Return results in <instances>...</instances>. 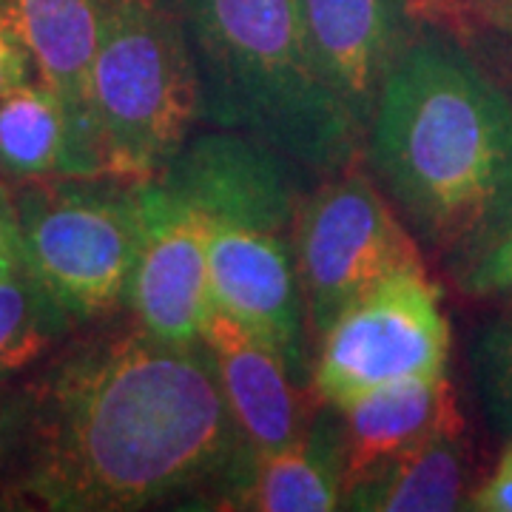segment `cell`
<instances>
[{
    "label": "cell",
    "instance_id": "cell-11",
    "mask_svg": "<svg viewBox=\"0 0 512 512\" xmlns=\"http://www.w3.org/2000/svg\"><path fill=\"white\" fill-rule=\"evenodd\" d=\"M202 345L211 353L222 396L251 456L282 450L302 436L296 379L268 342L211 302Z\"/></svg>",
    "mask_w": 512,
    "mask_h": 512
},
{
    "label": "cell",
    "instance_id": "cell-24",
    "mask_svg": "<svg viewBox=\"0 0 512 512\" xmlns=\"http://www.w3.org/2000/svg\"><path fill=\"white\" fill-rule=\"evenodd\" d=\"M501 464L512 467V439H507V447H504V453H501Z\"/></svg>",
    "mask_w": 512,
    "mask_h": 512
},
{
    "label": "cell",
    "instance_id": "cell-1",
    "mask_svg": "<svg viewBox=\"0 0 512 512\" xmlns=\"http://www.w3.org/2000/svg\"><path fill=\"white\" fill-rule=\"evenodd\" d=\"M248 456L208 348L140 328L74 350L40 382L18 487L43 510H146L231 484Z\"/></svg>",
    "mask_w": 512,
    "mask_h": 512
},
{
    "label": "cell",
    "instance_id": "cell-16",
    "mask_svg": "<svg viewBox=\"0 0 512 512\" xmlns=\"http://www.w3.org/2000/svg\"><path fill=\"white\" fill-rule=\"evenodd\" d=\"M467 456L461 424L444 427L399 456L350 478L342 510L362 512H447L464 507Z\"/></svg>",
    "mask_w": 512,
    "mask_h": 512
},
{
    "label": "cell",
    "instance_id": "cell-5",
    "mask_svg": "<svg viewBox=\"0 0 512 512\" xmlns=\"http://www.w3.org/2000/svg\"><path fill=\"white\" fill-rule=\"evenodd\" d=\"M92 111L106 174L157 180L202 120L194 55L157 0H106L92 72Z\"/></svg>",
    "mask_w": 512,
    "mask_h": 512
},
{
    "label": "cell",
    "instance_id": "cell-2",
    "mask_svg": "<svg viewBox=\"0 0 512 512\" xmlns=\"http://www.w3.org/2000/svg\"><path fill=\"white\" fill-rule=\"evenodd\" d=\"M365 148L410 234L458 282L512 231V94L453 35L413 32Z\"/></svg>",
    "mask_w": 512,
    "mask_h": 512
},
{
    "label": "cell",
    "instance_id": "cell-25",
    "mask_svg": "<svg viewBox=\"0 0 512 512\" xmlns=\"http://www.w3.org/2000/svg\"><path fill=\"white\" fill-rule=\"evenodd\" d=\"M504 293H510V296H507V313H512V288H510V291H504Z\"/></svg>",
    "mask_w": 512,
    "mask_h": 512
},
{
    "label": "cell",
    "instance_id": "cell-8",
    "mask_svg": "<svg viewBox=\"0 0 512 512\" xmlns=\"http://www.w3.org/2000/svg\"><path fill=\"white\" fill-rule=\"evenodd\" d=\"M293 242L308 325L319 336L373 285L421 265L416 237L362 174L330 180L302 202Z\"/></svg>",
    "mask_w": 512,
    "mask_h": 512
},
{
    "label": "cell",
    "instance_id": "cell-22",
    "mask_svg": "<svg viewBox=\"0 0 512 512\" xmlns=\"http://www.w3.org/2000/svg\"><path fill=\"white\" fill-rule=\"evenodd\" d=\"M20 262V239L18 222H15V205H6L0 200V276L18 268Z\"/></svg>",
    "mask_w": 512,
    "mask_h": 512
},
{
    "label": "cell",
    "instance_id": "cell-20",
    "mask_svg": "<svg viewBox=\"0 0 512 512\" xmlns=\"http://www.w3.org/2000/svg\"><path fill=\"white\" fill-rule=\"evenodd\" d=\"M32 69H35V63H32L29 49L23 46V40L15 32V26L9 23V18L0 12V97L29 83Z\"/></svg>",
    "mask_w": 512,
    "mask_h": 512
},
{
    "label": "cell",
    "instance_id": "cell-9",
    "mask_svg": "<svg viewBox=\"0 0 512 512\" xmlns=\"http://www.w3.org/2000/svg\"><path fill=\"white\" fill-rule=\"evenodd\" d=\"M140 214L143 237L126 302L151 336L174 345L202 342L211 308L205 222L157 180L140 183Z\"/></svg>",
    "mask_w": 512,
    "mask_h": 512
},
{
    "label": "cell",
    "instance_id": "cell-6",
    "mask_svg": "<svg viewBox=\"0 0 512 512\" xmlns=\"http://www.w3.org/2000/svg\"><path fill=\"white\" fill-rule=\"evenodd\" d=\"M52 177L15 202L20 259L72 322L126 302L143 237L140 183Z\"/></svg>",
    "mask_w": 512,
    "mask_h": 512
},
{
    "label": "cell",
    "instance_id": "cell-4",
    "mask_svg": "<svg viewBox=\"0 0 512 512\" xmlns=\"http://www.w3.org/2000/svg\"><path fill=\"white\" fill-rule=\"evenodd\" d=\"M174 194L205 222L211 302L305 382L308 311L293 242L302 200L291 160L239 134L208 137L177 168Z\"/></svg>",
    "mask_w": 512,
    "mask_h": 512
},
{
    "label": "cell",
    "instance_id": "cell-17",
    "mask_svg": "<svg viewBox=\"0 0 512 512\" xmlns=\"http://www.w3.org/2000/svg\"><path fill=\"white\" fill-rule=\"evenodd\" d=\"M69 316L20 262L0 276V376L32 365L69 328Z\"/></svg>",
    "mask_w": 512,
    "mask_h": 512
},
{
    "label": "cell",
    "instance_id": "cell-14",
    "mask_svg": "<svg viewBox=\"0 0 512 512\" xmlns=\"http://www.w3.org/2000/svg\"><path fill=\"white\" fill-rule=\"evenodd\" d=\"M345 416V484L444 427H456V399L444 376L373 387L339 410Z\"/></svg>",
    "mask_w": 512,
    "mask_h": 512
},
{
    "label": "cell",
    "instance_id": "cell-3",
    "mask_svg": "<svg viewBox=\"0 0 512 512\" xmlns=\"http://www.w3.org/2000/svg\"><path fill=\"white\" fill-rule=\"evenodd\" d=\"M194 55L202 120L342 174L362 137L316 69L302 0H157Z\"/></svg>",
    "mask_w": 512,
    "mask_h": 512
},
{
    "label": "cell",
    "instance_id": "cell-23",
    "mask_svg": "<svg viewBox=\"0 0 512 512\" xmlns=\"http://www.w3.org/2000/svg\"><path fill=\"white\" fill-rule=\"evenodd\" d=\"M473 12L487 29L512 40V0H473Z\"/></svg>",
    "mask_w": 512,
    "mask_h": 512
},
{
    "label": "cell",
    "instance_id": "cell-21",
    "mask_svg": "<svg viewBox=\"0 0 512 512\" xmlns=\"http://www.w3.org/2000/svg\"><path fill=\"white\" fill-rule=\"evenodd\" d=\"M467 501H470V504H464L467 510L512 512V467L498 461L493 476L487 478Z\"/></svg>",
    "mask_w": 512,
    "mask_h": 512
},
{
    "label": "cell",
    "instance_id": "cell-13",
    "mask_svg": "<svg viewBox=\"0 0 512 512\" xmlns=\"http://www.w3.org/2000/svg\"><path fill=\"white\" fill-rule=\"evenodd\" d=\"M345 493V430H313L265 453L248 456L222 493V507L251 512H330Z\"/></svg>",
    "mask_w": 512,
    "mask_h": 512
},
{
    "label": "cell",
    "instance_id": "cell-7",
    "mask_svg": "<svg viewBox=\"0 0 512 512\" xmlns=\"http://www.w3.org/2000/svg\"><path fill=\"white\" fill-rule=\"evenodd\" d=\"M447 353L441 291L421 262L382 279L336 316L322 333L313 387L333 410H342L373 387L444 376Z\"/></svg>",
    "mask_w": 512,
    "mask_h": 512
},
{
    "label": "cell",
    "instance_id": "cell-10",
    "mask_svg": "<svg viewBox=\"0 0 512 512\" xmlns=\"http://www.w3.org/2000/svg\"><path fill=\"white\" fill-rule=\"evenodd\" d=\"M316 69L365 143L384 83L413 29L407 0H302Z\"/></svg>",
    "mask_w": 512,
    "mask_h": 512
},
{
    "label": "cell",
    "instance_id": "cell-12",
    "mask_svg": "<svg viewBox=\"0 0 512 512\" xmlns=\"http://www.w3.org/2000/svg\"><path fill=\"white\" fill-rule=\"evenodd\" d=\"M0 12L29 49L40 83L63 100L77 131L103 157L92 111V72L106 0H3Z\"/></svg>",
    "mask_w": 512,
    "mask_h": 512
},
{
    "label": "cell",
    "instance_id": "cell-18",
    "mask_svg": "<svg viewBox=\"0 0 512 512\" xmlns=\"http://www.w3.org/2000/svg\"><path fill=\"white\" fill-rule=\"evenodd\" d=\"M473 376L493 430L512 439V313L478 333L473 345Z\"/></svg>",
    "mask_w": 512,
    "mask_h": 512
},
{
    "label": "cell",
    "instance_id": "cell-19",
    "mask_svg": "<svg viewBox=\"0 0 512 512\" xmlns=\"http://www.w3.org/2000/svg\"><path fill=\"white\" fill-rule=\"evenodd\" d=\"M512 288V231L461 279V291L470 296H493Z\"/></svg>",
    "mask_w": 512,
    "mask_h": 512
},
{
    "label": "cell",
    "instance_id": "cell-15",
    "mask_svg": "<svg viewBox=\"0 0 512 512\" xmlns=\"http://www.w3.org/2000/svg\"><path fill=\"white\" fill-rule=\"evenodd\" d=\"M0 171L18 180L109 177L100 151L43 83H23L0 97Z\"/></svg>",
    "mask_w": 512,
    "mask_h": 512
}]
</instances>
